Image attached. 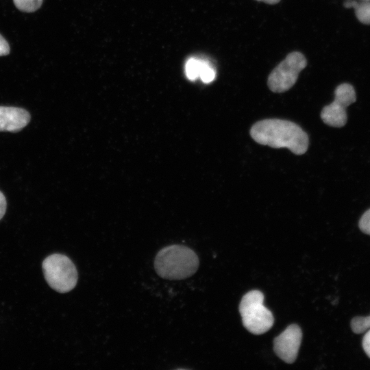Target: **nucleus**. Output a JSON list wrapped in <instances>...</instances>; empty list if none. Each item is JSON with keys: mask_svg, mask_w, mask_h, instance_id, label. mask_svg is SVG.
Masks as SVG:
<instances>
[{"mask_svg": "<svg viewBox=\"0 0 370 370\" xmlns=\"http://www.w3.org/2000/svg\"><path fill=\"white\" fill-rule=\"evenodd\" d=\"M250 135L260 145L273 148L286 147L295 155L305 153L308 148V134L297 124L287 120L259 121L252 125Z\"/></svg>", "mask_w": 370, "mask_h": 370, "instance_id": "nucleus-1", "label": "nucleus"}, {"mask_svg": "<svg viewBox=\"0 0 370 370\" xmlns=\"http://www.w3.org/2000/svg\"><path fill=\"white\" fill-rule=\"evenodd\" d=\"M199 259L196 253L184 245H172L157 254L154 267L159 276L167 280H183L197 270Z\"/></svg>", "mask_w": 370, "mask_h": 370, "instance_id": "nucleus-2", "label": "nucleus"}, {"mask_svg": "<svg viewBox=\"0 0 370 370\" xmlns=\"http://www.w3.org/2000/svg\"><path fill=\"white\" fill-rule=\"evenodd\" d=\"M244 327L254 334H262L271 328L274 323L272 312L264 306V295L258 290L247 293L239 305Z\"/></svg>", "mask_w": 370, "mask_h": 370, "instance_id": "nucleus-3", "label": "nucleus"}, {"mask_svg": "<svg viewBox=\"0 0 370 370\" xmlns=\"http://www.w3.org/2000/svg\"><path fill=\"white\" fill-rule=\"evenodd\" d=\"M42 267L45 280L56 291L67 293L76 286L77 269L66 256L60 254H51L43 260Z\"/></svg>", "mask_w": 370, "mask_h": 370, "instance_id": "nucleus-4", "label": "nucleus"}, {"mask_svg": "<svg viewBox=\"0 0 370 370\" xmlns=\"http://www.w3.org/2000/svg\"><path fill=\"white\" fill-rule=\"evenodd\" d=\"M307 66L305 56L299 51L288 53L268 77L267 85L273 92L282 93L291 89L296 83L299 73Z\"/></svg>", "mask_w": 370, "mask_h": 370, "instance_id": "nucleus-5", "label": "nucleus"}, {"mask_svg": "<svg viewBox=\"0 0 370 370\" xmlns=\"http://www.w3.org/2000/svg\"><path fill=\"white\" fill-rule=\"evenodd\" d=\"M334 95V100L322 109L321 118L329 126L342 127L347 121V107L356 100V92L352 85L343 83L336 88Z\"/></svg>", "mask_w": 370, "mask_h": 370, "instance_id": "nucleus-6", "label": "nucleus"}, {"mask_svg": "<svg viewBox=\"0 0 370 370\" xmlns=\"http://www.w3.org/2000/svg\"><path fill=\"white\" fill-rule=\"evenodd\" d=\"M302 339V332L299 325H288L273 340V350L276 355L286 363L295 362Z\"/></svg>", "mask_w": 370, "mask_h": 370, "instance_id": "nucleus-7", "label": "nucleus"}, {"mask_svg": "<svg viewBox=\"0 0 370 370\" xmlns=\"http://www.w3.org/2000/svg\"><path fill=\"white\" fill-rule=\"evenodd\" d=\"M30 119L31 115L25 109L0 106V132H19Z\"/></svg>", "mask_w": 370, "mask_h": 370, "instance_id": "nucleus-8", "label": "nucleus"}, {"mask_svg": "<svg viewBox=\"0 0 370 370\" xmlns=\"http://www.w3.org/2000/svg\"><path fill=\"white\" fill-rule=\"evenodd\" d=\"M347 8H353L358 19L362 23L370 24V1L349 0L344 3Z\"/></svg>", "mask_w": 370, "mask_h": 370, "instance_id": "nucleus-9", "label": "nucleus"}, {"mask_svg": "<svg viewBox=\"0 0 370 370\" xmlns=\"http://www.w3.org/2000/svg\"><path fill=\"white\" fill-rule=\"evenodd\" d=\"M203 62L204 60L195 58H191L187 60L185 65V73L188 79L195 80L199 77Z\"/></svg>", "mask_w": 370, "mask_h": 370, "instance_id": "nucleus-10", "label": "nucleus"}, {"mask_svg": "<svg viewBox=\"0 0 370 370\" xmlns=\"http://www.w3.org/2000/svg\"><path fill=\"white\" fill-rule=\"evenodd\" d=\"M351 328L356 334H361L370 329V315L355 317L351 321Z\"/></svg>", "mask_w": 370, "mask_h": 370, "instance_id": "nucleus-11", "label": "nucleus"}, {"mask_svg": "<svg viewBox=\"0 0 370 370\" xmlns=\"http://www.w3.org/2000/svg\"><path fill=\"white\" fill-rule=\"evenodd\" d=\"M43 0H13L15 6L24 12H33L41 6Z\"/></svg>", "mask_w": 370, "mask_h": 370, "instance_id": "nucleus-12", "label": "nucleus"}, {"mask_svg": "<svg viewBox=\"0 0 370 370\" xmlns=\"http://www.w3.org/2000/svg\"><path fill=\"white\" fill-rule=\"evenodd\" d=\"M215 76V70L208 62L204 60L199 77H200L203 82L208 84L212 82L214 79Z\"/></svg>", "mask_w": 370, "mask_h": 370, "instance_id": "nucleus-13", "label": "nucleus"}, {"mask_svg": "<svg viewBox=\"0 0 370 370\" xmlns=\"http://www.w3.org/2000/svg\"><path fill=\"white\" fill-rule=\"evenodd\" d=\"M358 226L363 233L370 235V208L360 217Z\"/></svg>", "mask_w": 370, "mask_h": 370, "instance_id": "nucleus-14", "label": "nucleus"}, {"mask_svg": "<svg viewBox=\"0 0 370 370\" xmlns=\"http://www.w3.org/2000/svg\"><path fill=\"white\" fill-rule=\"evenodd\" d=\"M362 347L369 358H370V329L365 334L362 342Z\"/></svg>", "mask_w": 370, "mask_h": 370, "instance_id": "nucleus-15", "label": "nucleus"}, {"mask_svg": "<svg viewBox=\"0 0 370 370\" xmlns=\"http://www.w3.org/2000/svg\"><path fill=\"white\" fill-rule=\"evenodd\" d=\"M10 46L7 40L0 34V56L10 53Z\"/></svg>", "mask_w": 370, "mask_h": 370, "instance_id": "nucleus-16", "label": "nucleus"}, {"mask_svg": "<svg viewBox=\"0 0 370 370\" xmlns=\"http://www.w3.org/2000/svg\"><path fill=\"white\" fill-rule=\"evenodd\" d=\"M7 207V202L5 197L3 193L0 190V220L3 218L5 213Z\"/></svg>", "mask_w": 370, "mask_h": 370, "instance_id": "nucleus-17", "label": "nucleus"}, {"mask_svg": "<svg viewBox=\"0 0 370 370\" xmlns=\"http://www.w3.org/2000/svg\"><path fill=\"white\" fill-rule=\"evenodd\" d=\"M258 1H262L267 4L274 5L279 3L281 0H256Z\"/></svg>", "mask_w": 370, "mask_h": 370, "instance_id": "nucleus-18", "label": "nucleus"}, {"mask_svg": "<svg viewBox=\"0 0 370 370\" xmlns=\"http://www.w3.org/2000/svg\"><path fill=\"white\" fill-rule=\"evenodd\" d=\"M367 1H370V0H367Z\"/></svg>", "mask_w": 370, "mask_h": 370, "instance_id": "nucleus-19", "label": "nucleus"}]
</instances>
